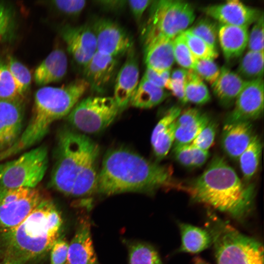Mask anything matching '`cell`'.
I'll list each match as a JSON object with an SVG mask.
<instances>
[{
  "instance_id": "cell-46",
  "label": "cell",
  "mask_w": 264,
  "mask_h": 264,
  "mask_svg": "<svg viewBox=\"0 0 264 264\" xmlns=\"http://www.w3.org/2000/svg\"><path fill=\"white\" fill-rule=\"evenodd\" d=\"M184 81L173 80L171 78L167 83L165 88L172 91L173 95L182 103H187L184 95Z\"/></svg>"
},
{
  "instance_id": "cell-8",
  "label": "cell",
  "mask_w": 264,
  "mask_h": 264,
  "mask_svg": "<svg viewBox=\"0 0 264 264\" xmlns=\"http://www.w3.org/2000/svg\"><path fill=\"white\" fill-rule=\"evenodd\" d=\"M48 150L40 146L18 158L0 163V187L35 188L47 169Z\"/></svg>"
},
{
  "instance_id": "cell-50",
  "label": "cell",
  "mask_w": 264,
  "mask_h": 264,
  "mask_svg": "<svg viewBox=\"0 0 264 264\" xmlns=\"http://www.w3.org/2000/svg\"><path fill=\"white\" fill-rule=\"evenodd\" d=\"M194 264H209L201 258L197 256L194 259Z\"/></svg>"
},
{
  "instance_id": "cell-47",
  "label": "cell",
  "mask_w": 264,
  "mask_h": 264,
  "mask_svg": "<svg viewBox=\"0 0 264 264\" xmlns=\"http://www.w3.org/2000/svg\"><path fill=\"white\" fill-rule=\"evenodd\" d=\"M190 146L192 155L193 167L202 166L209 156L208 151L200 149L192 144H190Z\"/></svg>"
},
{
  "instance_id": "cell-35",
  "label": "cell",
  "mask_w": 264,
  "mask_h": 264,
  "mask_svg": "<svg viewBox=\"0 0 264 264\" xmlns=\"http://www.w3.org/2000/svg\"><path fill=\"white\" fill-rule=\"evenodd\" d=\"M24 98L20 93L6 62L0 58V99Z\"/></svg>"
},
{
  "instance_id": "cell-12",
  "label": "cell",
  "mask_w": 264,
  "mask_h": 264,
  "mask_svg": "<svg viewBox=\"0 0 264 264\" xmlns=\"http://www.w3.org/2000/svg\"><path fill=\"white\" fill-rule=\"evenodd\" d=\"M61 36L75 62L83 67L97 52L95 35L90 25H66Z\"/></svg>"
},
{
  "instance_id": "cell-25",
  "label": "cell",
  "mask_w": 264,
  "mask_h": 264,
  "mask_svg": "<svg viewBox=\"0 0 264 264\" xmlns=\"http://www.w3.org/2000/svg\"><path fill=\"white\" fill-rule=\"evenodd\" d=\"M181 243L179 250L190 253H197L208 248L212 243L210 232L193 225L179 223Z\"/></svg>"
},
{
  "instance_id": "cell-21",
  "label": "cell",
  "mask_w": 264,
  "mask_h": 264,
  "mask_svg": "<svg viewBox=\"0 0 264 264\" xmlns=\"http://www.w3.org/2000/svg\"><path fill=\"white\" fill-rule=\"evenodd\" d=\"M67 263L97 264L91 237L90 225L87 221L80 223L68 244Z\"/></svg>"
},
{
  "instance_id": "cell-28",
  "label": "cell",
  "mask_w": 264,
  "mask_h": 264,
  "mask_svg": "<svg viewBox=\"0 0 264 264\" xmlns=\"http://www.w3.org/2000/svg\"><path fill=\"white\" fill-rule=\"evenodd\" d=\"M245 81L263 79L264 51H247L241 59L236 72Z\"/></svg>"
},
{
  "instance_id": "cell-40",
  "label": "cell",
  "mask_w": 264,
  "mask_h": 264,
  "mask_svg": "<svg viewBox=\"0 0 264 264\" xmlns=\"http://www.w3.org/2000/svg\"><path fill=\"white\" fill-rule=\"evenodd\" d=\"M51 5L65 15L76 17L79 15L87 5L85 0H56L51 1Z\"/></svg>"
},
{
  "instance_id": "cell-42",
  "label": "cell",
  "mask_w": 264,
  "mask_h": 264,
  "mask_svg": "<svg viewBox=\"0 0 264 264\" xmlns=\"http://www.w3.org/2000/svg\"><path fill=\"white\" fill-rule=\"evenodd\" d=\"M68 244L62 239H58L51 248L50 264L67 263Z\"/></svg>"
},
{
  "instance_id": "cell-13",
  "label": "cell",
  "mask_w": 264,
  "mask_h": 264,
  "mask_svg": "<svg viewBox=\"0 0 264 264\" xmlns=\"http://www.w3.org/2000/svg\"><path fill=\"white\" fill-rule=\"evenodd\" d=\"M24 98L0 99V152L13 145L22 132Z\"/></svg>"
},
{
  "instance_id": "cell-49",
  "label": "cell",
  "mask_w": 264,
  "mask_h": 264,
  "mask_svg": "<svg viewBox=\"0 0 264 264\" xmlns=\"http://www.w3.org/2000/svg\"><path fill=\"white\" fill-rule=\"evenodd\" d=\"M188 70L184 68L176 69L171 73L170 78L173 80L184 81Z\"/></svg>"
},
{
  "instance_id": "cell-34",
  "label": "cell",
  "mask_w": 264,
  "mask_h": 264,
  "mask_svg": "<svg viewBox=\"0 0 264 264\" xmlns=\"http://www.w3.org/2000/svg\"><path fill=\"white\" fill-rule=\"evenodd\" d=\"M188 29L217 49L218 28L212 20L207 18H202Z\"/></svg>"
},
{
  "instance_id": "cell-43",
  "label": "cell",
  "mask_w": 264,
  "mask_h": 264,
  "mask_svg": "<svg viewBox=\"0 0 264 264\" xmlns=\"http://www.w3.org/2000/svg\"><path fill=\"white\" fill-rule=\"evenodd\" d=\"M170 70L159 73L146 67L142 78L158 87L164 88L170 79Z\"/></svg>"
},
{
  "instance_id": "cell-20",
  "label": "cell",
  "mask_w": 264,
  "mask_h": 264,
  "mask_svg": "<svg viewBox=\"0 0 264 264\" xmlns=\"http://www.w3.org/2000/svg\"><path fill=\"white\" fill-rule=\"evenodd\" d=\"M173 40L157 37L144 42L146 67L159 73L171 70L175 62Z\"/></svg>"
},
{
  "instance_id": "cell-16",
  "label": "cell",
  "mask_w": 264,
  "mask_h": 264,
  "mask_svg": "<svg viewBox=\"0 0 264 264\" xmlns=\"http://www.w3.org/2000/svg\"><path fill=\"white\" fill-rule=\"evenodd\" d=\"M44 198L34 188L27 196L18 200L0 204V233L20 224L39 205Z\"/></svg>"
},
{
  "instance_id": "cell-31",
  "label": "cell",
  "mask_w": 264,
  "mask_h": 264,
  "mask_svg": "<svg viewBox=\"0 0 264 264\" xmlns=\"http://www.w3.org/2000/svg\"><path fill=\"white\" fill-rule=\"evenodd\" d=\"M130 264H162L161 259L154 247L137 242L129 247Z\"/></svg>"
},
{
  "instance_id": "cell-5",
  "label": "cell",
  "mask_w": 264,
  "mask_h": 264,
  "mask_svg": "<svg viewBox=\"0 0 264 264\" xmlns=\"http://www.w3.org/2000/svg\"><path fill=\"white\" fill-rule=\"evenodd\" d=\"M89 88L87 81L80 78L61 87L39 88L35 93L31 118L23 131L25 138L39 142L54 122L68 115Z\"/></svg>"
},
{
  "instance_id": "cell-41",
  "label": "cell",
  "mask_w": 264,
  "mask_h": 264,
  "mask_svg": "<svg viewBox=\"0 0 264 264\" xmlns=\"http://www.w3.org/2000/svg\"><path fill=\"white\" fill-rule=\"evenodd\" d=\"M217 127L216 123L210 120L191 144L200 149L208 151L214 141Z\"/></svg>"
},
{
  "instance_id": "cell-29",
  "label": "cell",
  "mask_w": 264,
  "mask_h": 264,
  "mask_svg": "<svg viewBox=\"0 0 264 264\" xmlns=\"http://www.w3.org/2000/svg\"><path fill=\"white\" fill-rule=\"evenodd\" d=\"M262 150L261 141L259 137L255 135L238 159L243 176L247 181L252 177L258 169Z\"/></svg>"
},
{
  "instance_id": "cell-23",
  "label": "cell",
  "mask_w": 264,
  "mask_h": 264,
  "mask_svg": "<svg viewBox=\"0 0 264 264\" xmlns=\"http://www.w3.org/2000/svg\"><path fill=\"white\" fill-rule=\"evenodd\" d=\"M248 27L221 24L218 38L225 58L227 60L240 57L247 47Z\"/></svg>"
},
{
  "instance_id": "cell-36",
  "label": "cell",
  "mask_w": 264,
  "mask_h": 264,
  "mask_svg": "<svg viewBox=\"0 0 264 264\" xmlns=\"http://www.w3.org/2000/svg\"><path fill=\"white\" fill-rule=\"evenodd\" d=\"M175 61L182 68L192 69L196 59L192 55L185 41L183 32L173 40Z\"/></svg>"
},
{
  "instance_id": "cell-7",
  "label": "cell",
  "mask_w": 264,
  "mask_h": 264,
  "mask_svg": "<svg viewBox=\"0 0 264 264\" xmlns=\"http://www.w3.org/2000/svg\"><path fill=\"white\" fill-rule=\"evenodd\" d=\"M144 42L157 37L174 39L193 23L195 13L189 3L181 0L152 1Z\"/></svg>"
},
{
  "instance_id": "cell-6",
  "label": "cell",
  "mask_w": 264,
  "mask_h": 264,
  "mask_svg": "<svg viewBox=\"0 0 264 264\" xmlns=\"http://www.w3.org/2000/svg\"><path fill=\"white\" fill-rule=\"evenodd\" d=\"M208 230L212 236L216 264H263V247L227 222L209 214Z\"/></svg>"
},
{
  "instance_id": "cell-4",
  "label": "cell",
  "mask_w": 264,
  "mask_h": 264,
  "mask_svg": "<svg viewBox=\"0 0 264 264\" xmlns=\"http://www.w3.org/2000/svg\"><path fill=\"white\" fill-rule=\"evenodd\" d=\"M62 224L55 205L44 199L20 224L0 233V259L25 264L45 254L59 239Z\"/></svg>"
},
{
  "instance_id": "cell-11",
  "label": "cell",
  "mask_w": 264,
  "mask_h": 264,
  "mask_svg": "<svg viewBox=\"0 0 264 264\" xmlns=\"http://www.w3.org/2000/svg\"><path fill=\"white\" fill-rule=\"evenodd\" d=\"M263 110V79L247 81L237 97L234 108L227 116L225 123L251 122L260 117Z\"/></svg>"
},
{
  "instance_id": "cell-37",
  "label": "cell",
  "mask_w": 264,
  "mask_h": 264,
  "mask_svg": "<svg viewBox=\"0 0 264 264\" xmlns=\"http://www.w3.org/2000/svg\"><path fill=\"white\" fill-rule=\"evenodd\" d=\"M14 12L9 5L0 1V42L11 38L14 30Z\"/></svg>"
},
{
  "instance_id": "cell-44",
  "label": "cell",
  "mask_w": 264,
  "mask_h": 264,
  "mask_svg": "<svg viewBox=\"0 0 264 264\" xmlns=\"http://www.w3.org/2000/svg\"><path fill=\"white\" fill-rule=\"evenodd\" d=\"M175 157L178 162L187 168L193 167L190 144L173 147Z\"/></svg>"
},
{
  "instance_id": "cell-10",
  "label": "cell",
  "mask_w": 264,
  "mask_h": 264,
  "mask_svg": "<svg viewBox=\"0 0 264 264\" xmlns=\"http://www.w3.org/2000/svg\"><path fill=\"white\" fill-rule=\"evenodd\" d=\"M94 31L97 52L114 58L127 52L132 45L126 31L108 19L97 20L91 25Z\"/></svg>"
},
{
  "instance_id": "cell-14",
  "label": "cell",
  "mask_w": 264,
  "mask_h": 264,
  "mask_svg": "<svg viewBox=\"0 0 264 264\" xmlns=\"http://www.w3.org/2000/svg\"><path fill=\"white\" fill-rule=\"evenodd\" d=\"M201 10L221 24L247 27L255 22L263 13L239 0H229L224 3L208 5L202 7Z\"/></svg>"
},
{
  "instance_id": "cell-39",
  "label": "cell",
  "mask_w": 264,
  "mask_h": 264,
  "mask_svg": "<svg viewBox=\"0 0 264 264\" xmlns=\"http://www.w3.org/2000/svg\"><path fill=\"white\" fill-rule=\"evenodd\" d=\"M254 24L248 32L247 47L249 51H264V15L263 13L254 22Z\"/></svg>"
},
{
  "instance_id": "cell-17",
  "label": "cell",
  "mask_w": 264,
  "mask_h": 264,
  "mask_svg": "<svg viewBox=\"0 0 264 264\" xmlns=\"http://www.w3.org/2000/svg\"><path fill=\"white\" fill-rule=\"evenodd\" d=\"M116 58L96 52L83 67L84 78L93 91L103 93L108 88L117 67Z\"/></svg>"
},
{
  "instance_id": "cell-33",
  "label": "cell",
  "mask_w": 264,
  "mask_h": 264,
  "mask_svg": "<svg viewBox=\"0 0 264 264\" xmlns=\"http://www.w3.org/2000/svg\"><path fill=\"white\" fill-rule=\"evenodd\" d=\"M175 121L168 128L154 136H151V144L155 157L164 158L174 144L175 134Z\"/></svg>"
},
{
  "instance_id": "cell-45",
  "label": "cell",
  "mask_w": 264,
  "mask_h": 264,
  "mask_svg": "<svg viewBox=\"0 0 264 264\" xmlns=\"http://www.w3.org/2000/svg\"><path fill=\"white\" fill-rule=\"evenodd\" d=\"M152 1L150 0H134L127 1V3L135 20L139 21Z\"/></svg>"
},
{
  "instance_id": "cell-18",
  "label": "cell",
  "mask_w": 264,
  "mask_h": 264,
  "mask_svg": "<svg viewBox=\"0 0 264 264\" xmlns=\"http://www.w3.org/2000/svg\"><path fill=\"white\" fill-rule=\"evenodd\" d=\"M254 135L250 121L225 123L221 135L222 148L230 158L238 159Z\"/></svg>"
},
{
  "instance_id": "cell-9",
  "label": "cell",
  "mask_w": 264,
  "mask_h": 264,
  "mask_svg": "<svg viewBox=\"0 0 264 264\" xmlns=\"http://www.w3.org/2000/svg\"><path fill=\"white\" fill-rule=\"evenodd\" d=\"M119 109L113 97L89 96L79 101L68 114L69 124L86 133H96L107 128Z\"/></svg>"
},
{
  "instance_id": "cell-38",
  "label": "cell",
  "mask_w": 264,
  "mask_h": 264,
  "mask_svg": "<svg viewBox=\"0 0 264 264\" xmlns=\"http://www.w3.org/2000/svg\"><path fill=\"white\" fill-rule=\"evenodd\" d=\"M192 69L211 85L216 81L220 73V69L214 60L208 59H197Z\"/></svg>"
},
{
  "instance_id": "cell-15",
  "label": "cell",
  "mask_w": 264,
  "mask_h": 264,
  "mask_svg": "<svg viewBox=\"0 0 264 264\" xmlns=\"http://www.w3.org/2000/svg\"><path fill=\"white\" fill-rule=\"evenodd\" d=\"M123 65L117 74L113 97L119 110L127 108L139 84L138 62L133 45L127 51Z\"/></svg>"
},
{
  "instance_id": "cell-1",
  "label": "cell",
  "mask_w": 264,
  "mask_h": 264,
  "mask_svg": "<svg viewBox=\"0 0 264 264\" xmlns=\"http://www.w3.org/2000/svg\"><path fill=\"white\" fill-rule=\"evenodd\" d=\"M99 145L86 134L65 128L59 132L50 185L67 196L97 191Z\"/></svg>"
},
{
  "instance_id": "cell-24",
  "label": "cell",
  "mask_w": 264,
  "mask_h": 264,
  "mask_svg": "<svg viewBox=\"0 0 264 264\" xmlns=\"http://www.w3.org/2000/svg\"><path fill=\"white\" fill-rule=\"evenodd\" d=\"M246 82L236 72L223 66L220 69L218 78L211 85L214 94L221 104L229 106L235 102Z\"/></svg>"
},
{
  "instance_id": "cell-2",
  "label": "cell",
  "mask_w": 264,
  "mask_h": 264,
  "mask_svg": "<svg viewBox=\"0 0 264 264\" xmlns=\"http://www.w3.org/2000/svg\"><path fill=\"white\" fill-rule=\"evenodd\" d=\"M173 169L148 160L125 148L109 150L99 171L97 191L105 195L125 192L154 193L161 188H175Z\"/></svg>"
},
{
  "instance_id": "cell-32",
  "label": "cell",
  "mask_w": 264,
  "mask_h": 264,
  "mask_svg": "<svg viewBox=\"0 0 264 264\" xmlns=\"http://www.w3.org/2000/svg\"><path fill=\"white\" fill-rule=\"evenodd\" d=\"M185 41L194 58L197 59L214 60L218 56L214 49L199 37L191 33L188 29L183 32Z\"/></svg>"
},
{
  "instance_id": "cell-27",
  "label": "cell",
  "mask_w": 264,
  "mask_h": 264,
  "mask_svg": "<svg viewBox=\"0 0 264 264\" xmlns=\"http://www.w3.org/2000/svg\"><path fill=\"white\" fill-rule=\"evenodd\" d=\"M184 86L186 103L203 105L210 100L211 96L206 85L193 69L188 70Z\"/></svg>"
},
{
  "instance_id": "cell-26",
  "label": "cell",
  "mask_w": 264,
  "mask_h": 264,
  "mask_svg": "<svg viewBox=\"0 0 264 264\" xmlns=\"http://www.w3.org/2000/svg\"><path fill=\"white\" fill-rule=\"evenodd\" d=\"M169 93L142 78L130 104L140 109H150L162 102Z\"/></svg>"
},
{
  "instance_id": "cell-48",
  "label": "cell",
  "mask_w": 264,
  "mask_h": 264,
  "mask_svg": "<svg viewBox=\"0 0 264 264\" xmlns=\"http://www.w3.org/2000/svg\"><path fill=\"white\" fill-rule=\"evenodd\" d=\"M97 2L104 8L115 10L123 7L127 3V1L124 0H101Z\"/></svg>"
},
{
  "instance_id": "cell-19",
  "label": "cell",
  "mask_w": 264,
  "mask_h": 264,
  "mask_svg": "<svg viewBox=\"0 0 264 264\" xmlns=\"http://www.w3.org/2000/svg\"><path fill=\"white\" fill-rule=\"evenodd\" d=\"M210 120L207 114L196 108L181 111L175 122L174 147L190 144Z\"/></svg>"
},
{
  "instance_id": "cell-51",
  "label": "cell",
  "mask_w": 264,
  "mask_h": 264,
  "mask_svg": "<svg viewBox=\"0 0 264 264\" xmlns=\"http://www.w3.org/2000/svg\"><path fill=\"white\" fill-rule=\"evenodd\" d=\"M3 264H21L20 263L15 262V261H5L3 262Z\"/></svg>"
},
{
  "instance_id": "cell-22",
  "label": "cell",
  "mask_w": 264,
  "mask_h": 264,
  "mask_svg": "<svg viewBox=\"0 0 264 264\" xmlns=\"http://www.w3.org/2000/svg\"><path fill=\"white\" fill-rule=\"evenodd\" d=\"M67 56L62 49L52 51L37 67L34 73L36 84L45 86L62 80L66 74Z\"/></svg>"
},
{
  "instance_id": "cell-3",
  "label": "cell",
  "mask_w": 264,
  "mask_h": 264,
  "mask_svg": "<svg viewBox=\"0 0 264 264\" xmlns=\"http://www.w3.org/2000/svg\"><path fill=\"white\" fill-rule=\"evenodd\" d=\"M193 199L241 220L250 210L254 196L252 184H244L222 157L215 156L203 173L177 188Z\"/></svg>"
},
{
  "instance_id": "cell-30",
  "label": "cell",
  "mask_w": 264,
  "mask_h": 264,
  "mask_svg": "<svg viewBox=\"0 0 264 264\" xmlns=\"http://www.w3.org/2000/svg\"><path fill=\"white\" fill-rule=\"evenodd\" d=\"M6 62L20 93L24 97L31 84L32 76L30 70L13 56H8Z\"/></svg>"
}]
</instances>
